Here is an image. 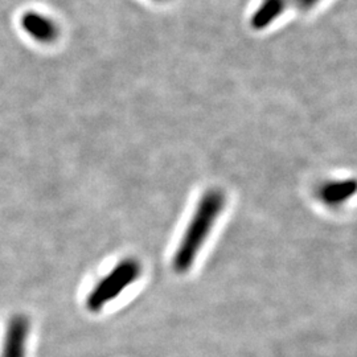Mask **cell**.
I'll return each mask as SVG.
<instances>
[{"mask_svg": "<svg viewBox=\"0 0 357 357\" xmlns=\"http://www.w3.org/2000/svg\"><path fill=\"white\" fill-rule=\"evenodd\" d=\"M296 1H298L299 7H301L302 10H308V8L314 7V4H315L317 1H319V0H296Z\"/></svg>", "mask_w": 357, "mask_h": 357, "instance_id": "obj_6", "label": "cell"}, {"mask_svg": "<svg viewBox=\"0 0 357 357\" xmlns=\"http://www.w3.org/2000/svg\"><path fill=\"white\" fill-rule=\"evenodd\" d=\"M216 196L208 195L204 197L197 208V212L193 215L191 224L184 233L178 252L174 257V268L176 271H187L195 261V255L200 250L199 248L204 241L205 236L208 234L216 216L217 206H220Z\"/></svg>", "mask_w": 357, "mask_h": 357, "instance_id": "obj_2", "label": "cell"}, {"mask_svg": "<svg viewBox=\"0 0 357 357\" xmlns=\"http://www.w3.org/2000/svg\"><path fill=\"white\" fill-rule=\"evenodd\" d=\"M22 26L32 38L41 43H52L59 35V29L54 22L41 13H24L22 17Z\"/></svg>", "mask_w": 357, "mask_h": 357, "instance_id": "obj_4", "label": "cell"}, {"mask_svg": "<svg viewBox=\"0 0 357 357\" xmlns=\"http://www.w3.org/2000/svg\"><path fill=\"white\" fill-rule=\"evenodd\" d=\"M286 0H264L261 7L255 11L252 24L255 28H265L273 23L284 10Z\"/></svg>", "mask_w": 357, "mask_h": 357, "instance_id": "obj_5", "label": "cell"}, {"mask_svg": "<svg viewBox=\"0 0 357 357\" xmlns=\"http://www.w3.org/2000/svg\"><path fill=\"white\" fill-rule=\"evenodd\" d=\"M141 275V262L132 257L123 258L91 287L85 299L86 310L93 314H98L109 303L114 302L132 283L138 281Z\"/></svg>", "mask_w": 357, "mask_h": 357, "instance_id": "obj_1", "label": "cell"}, {"mask_svg": "<svg viewBox=\"0 0 357 357\" xmlns=\"http://www.w3.org/2000/svg\"><path fill=\"white\" fill-rule=\"evenodd\" d=\"M31 328V319L26 315H13L4 330L0 357H26Z\"/></svg>", "mask_w": 357, "mask_h": 357, "instance_id": "obj_3", "label": "cell"}]
</instances>
